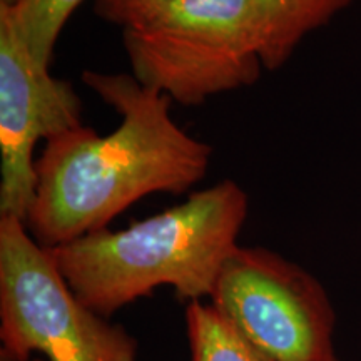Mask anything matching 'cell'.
<instances>
[{"label":"cell","mask_w":361,"mask_h":361,"mask_svg":"<svg viewBox=\"0 0 361 361\" xmlns=\"http://www.w3.org/2000/svg\"><path fill=\"white\" fill-rule=\"evenodd\" d=\"M84 0H16L6 6L12 24L40 66L49 67L62 29Z\"/></svg>","instance_id":"9"},{"label":"cell","mask_w":361,"mask_h":361,"mask_svg":"<svg viewBox=\"0 0 361 361\" xmlns=\"http://www.w3.org/2000/svg\"><path fill=\"white\" fill-rule=\"evenodd\" d=\"M133 75L183 106L256 84L263 74L256 0H174L124 29Z\"/></svg>","instance_id":"3"},{"label":"cell","mask_w":361,"mask_h":361,"mask_svg":"<svg viewBox=\"0 0 361 361\" xmlns=\"http://www.w3.org/2000/svg\"><path fill=\"white\" fill-rule=\"evenodd\" d=\"M30 361H49V360H45V358H42V356H34L32 360Z\"/></svg>","instance_id":"12"},{"label":"cell","mask_w":361,"mask_h":361,"mask_svg":"<svg viewBox=\"0 0 361 361\" xmlns=\"http://www.w3.org/2000/svg\"><path fill=\"white\" fill-rule=\"evenodd\" d=\"M209 303L266 360L340 361L336 313L323 284L268 247L238 246Z\"/></svg>","instance_id":"5"},{"label":"cell","mask_w":361,"mask_h":361,"mask_svg":"<svg viewBox=\"0 0 361 361\" xmlns=\"http://www.w3.org/2000/svg\"><path fill=\"white\" fill-rule=\"evenodd\" d=\"M13 2H16V0H0V4H6V6H12Z\"/></svg>","instance_id":"11"},{"label":"cell","mask_w":361,"mask_h":361,"mask_svg":"<svg viewBox=\"0 0 361 361\" xmlns=\"http://www.w3.org/2000/svg\"><path fill=\"white\" fill-rule=\"evenodd\" d=\"M353 0H256L266 71L286 64L306 35L329 24Z\"/></svg>","instance_id":"7"},{"label":"cell","mask_w":361,"mask_h":361,"mask_svg":"<svg viewBox=\"0 0 361 361\" xmlns=\"http://www.w3.org/2000/svg\"><path fill=\"white\" fill-rule=\"evenodd\" d=\"M82 80L121 116L106 135L74 128L49 139L35 161L37 186L27 229L57 247L106 229L134 202L156 192L184 194L209 171L213 147L171 114L173 101L134 75L84 71Z\"/></svg>","instance_id":"1"},{"label":"cell","mask_w":361,"mask_h":361,"mask_svg":"<svg viewBox=\"0 0 361 361\" xmlns=\"http://www.w3.org/2000/svg\"><path fill=\"white\" fill-rule=\"evenodd\" d=\"M184 319L191 361H269L251 348L211 303L191 301Z\"/></svg>","instance_id":"8"},{"label":"cell","mask_w":361,"mask_h":361,"mask_svg":"<svg viewBox=\"0 0 361 361\" xmlns=\"http://www.w3.org/2000/svg\"><path fill=\"white\" fill-rule=\"evenodd\" d=\"M250 213V197L226 179L121 231H101L49 247L72 293L104 318L159 286L180 300L211 298Z\"/></svg>","instance_id":"2"},{"label":"cell","mask_w":361,"mask_h":361,"mask_svg":"<svg viewBox=\"0 0 361 361\" xmlns=\"http://www.w3.org/2000/svg\"><path fill=\"white\" fill-rule=\"evenodd\" d=\"M137 361V341L74 295L49 247L0 216V361Z\"/></svg>","instance_id":"4"},{"label":"cell","mask_w":361,"mask_h":361,"mask_svg":"<svg viewBox=\"0 0 361 361\" xmlns=\"http://www.w3.org/2000/svg\"><path fill=\"white\" fill-rule=\"evenodd\" d=\"M174 0H96L94 11L104 20L123 29L141 24Z\"/></svg>","instance_id":"10"},{"label":"cell","mask_w":361,"mask_h":361,"mask_svg":"<svg viewBox=\"0 0 361 361\" xmlns=\"http://www.w3.org/2000/svg\"><path fill=\"white\" fill-rule=\"evenodd\" d=\"M80 111L79 94L39 64L0 6V216L27 224L37 186L34 149L82 126Z\"/></svg>","instance_id":"6"}]
</instances>
